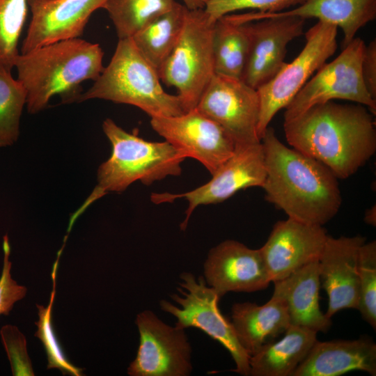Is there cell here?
<instances>
[{"instance_id":"1","label":"cell","mask_w":376,"mask_h":376,"mask_svg":"<svg viewBox=\"0 0 376 376\" xmlns=\"http://www.w3.org/2000/svg\"><path fill=\"white\" fill-rule=\"evenodd\" d=\"M373 114L360 104L329 101L285 118L292 148L325 165L337 178L354 174L376 151Z\"/></svg>"},{"instance_id":"2","label":"cell","mask_w":376,"mask_h":376,"mask_svg":"<svg viewBox=\"0 0 376 376\" xmlns=\"http://www.w3.org/2000/svg\"><path fill=\"white\" fill-rule=\"evenodd\" d=\"M261 142L266 200L304 223L323 226L334 218L342 203L334 174L320 162L284 145L271 127Z\"/></svg>"},{"instance_id":"3","label":"cell","mask_w":376,"mask_h":376,"mask_svg":"<svg viewBox=\"0 0 376 376\" xmlns=\"http://www.w3.org/2000/svg\"><path fill=\"white\" fill-rule=\"evenodd\" d=\"M103 56L99 44L80 38L19 53L14 68L26 91L28 112L44 110L55 95H59L63 104L78 102L83 93L81 84L95 81L103 71Z\"/></svg>"},{"instance_id":"4","label":"cell","mask_w":376,"mask_h":376,"mask_svg":"<svg viewBox=\"0 0 376 376\" xmlns=\"http://www.w3.org/2000/svg\"><path fill=\"white\" fill-rule=\"evenodd\" d=\"M102 129L111 145V156L99 166L97 185L72 215L69 228L88 206L109 191H123L136 180L149 185L182 173L181 164L186 157L166 141H146L127 132L111 118L103 121Z\"/></svg>"},{"instance_id":"5","label":"cell","mask_w":376,"mask_h":376,"mask_svg":"<svg viewBox=\"0 0 376 376\" xmlns=\"http://www.w3.org/2000/svg\"><path fill=\"white\" fill-rule=\"evenodd\" d=\"M160 81L157 70L139 53L132 38L118 39L110 62L78 102L100 99L133 105L150 118L184 113L179 96L166 93Z\"/></svg>"},{"instance_id":"6","label":"cell","mask_w":376,"mask_h":376,"mask_svg":"<svg viewBox=\"0 0 376 376\" xmlns=\"http://www.w3.org/2000/svg\"><path fill=\"white\" fill-rule=\"evenodd\" d=\"M215 22L204 9H188L180 36L158 70L160 81L178 91L185 112L196 108L214 75L212 36Z\"/></svg>"},{"instance_id":"7","label":"cell","mask_w":376,"mask_h":376,"mask_svg":"<svg viewBox=\"0 0 376 376\" xmlns=\"http://www.w3.org/2000/svg\"><path fill=\"white\" fill-rule=\"evenodd\" d=\"M180 279L178 288L180 295H171L179 306L161 300V309L177 319L176 327L199 329L220 343L234 360L235 368L233 371L244 376L250 375L249 355L240 344L231 322L219 308L221 297L207 285L202 276L196 279L190 272H182Z\"/></svg>"},{"instance_id":"8","label":"cell","mask_w":376,"mask_h":376,"mask_svg":"<svg viewBox=\"0 0 376 376\" xmlns=\"http://www.w3.org/2000/svg\"><path fill=\"white\" fill-rule=\"evenodd\" d=\"M337 26L318 21L306 32V43L298 56L257 88L260 100L258 135L260 140L276 113L286 108L314 72L334 55L337 48Z\"/></svg>"},{"instance_id":"9","label":"cell","mask_w":376,"mask_h":376,"mask_svg":"<svg viewBox=\"0 0 376 376\" xmlns=\"http://www.w3.org/2000/svg\"><path fill=\"white\" fill-rule=\"evenodd\" d=\"M365 47L364 41L355 37L337 57L320 68L286 107L284 119L334 100L360 104L375 116L376 100L366 90L361 73Z\"/></svg>"},{"instance_id":"10","label":"cell","mask_w":376,"mask_h":376,"mask_svg":"<svg viewBox=\"0 0 376 376\" xmlns=\"http://www.w3.org/2000/svg\"><path fill=\"white\" fill-rule=\"evenodd\" d=\"M196 108L219 124L236 147L261 142L258 135V91L242 79L214 74Z\"/></svg>"},{"instance_id":"11","label":"cell","mask_w":376,"mask_h":376,"mask_svg":"<svg viewBox=\"0 0 376 376\" xmlns=\"http://www.w3.org/2000/svg\"><path fill=\"white\" fill-rule=\"evenodd\" d=\"M150 125L185 157L200 162L212 175L235 151V143L226 132L197 108L179 116L152 117Z\"/></svg>"},{"instance_id":"12","label":"cell","mask_w":376,"mask_h":376,"mask_svg":"<svg viewBox=\"0 0 376 376\" xmlns=\"http://www.w3.org/2000/svg\"><path fill=\"white\" fill-rule=\"evenodd\" d=\"M205 184L182 194L153 193L151 201L156 204L173 202L185 198L188 202L185 219L180 224L186 229L188 221L199 205L221 203L241 189L263 187L266 169L262 142L248 146L236 147L233 155L213 174Z\"/></svg>"},{"instance_id":"13","label":"cell","mask_w":376,"mask_h":376,"mask_svg":"<svg viewBox=\"0 0 376 376\" xmlns=\"http://www.w3.org/2000/svg\"><path fill=\"white\" fill-rule=\"evenodd\" d=\"M140 344L130 364L131 376H187L192 370L191 347L185 329L171 327L152 311L139 313L136 318Z\"/></svg>"},{"instance_id":"14","label":"cell","mask_w":376,"mask_h":376,"mask_svg":"<svg viewBox=\"0 0 376 376\" xmlns=\"http://www.w3.org/2000/svg\"><path fill=\"white\" fill-rule=\"evenodd\" d=\"M305 22L281 16L246 22L250 43L242 80L257 89L272 79L285 64L288 45L303 35Z\"/></svg>"},{"instance_id":"15","label":"cell","mask_w":376,"mask_h":376,"mask_svg":"<svg viewBox=\"0 0 376 376\" xmlns=\"http://www.w3.org/2000/svg\"><path fill=\"white\" fill-rule=\"evenodd\" d=\"M323 226L292 218L277 221L260 249L271 282L318 260L327 238Z\"/></svg>"},{"instance_id":"16","label":"cell","mask_w":376,"mask_h":376,"mask_svg":"<svg viewBox=\"0 0 376 376\" xmlns=\"http://www.w3.org/2000/svg\"><path fill=\"white\" fill-rule=\"evenodd\" d=\"M203 269L207 285L220 297L228 292L263 290L271 282L260 249H250L233 240L211 249Z\"/></svg>"},{"instance_id":"17","label":"cell","mask_w":376,"mask_h":376,"mask_svg":"<svg viewBox=\"0 0 376 376\" xmlns=\"http://www.w3.org/2000/svg\"><path fill=\"white\" fill-rule=\"evenodd\" d=\"M108 0H28L31 19L20 53L82 36L91 15Z\"/></svg>"},{"instance_id":"18","label":"cell","mask_w":376,"mask_h":376,"mask_svg":"<svg viewBox=\"0 0 376 376\" xmlns=\"http://www.w3.org/2000/svg\"><path fill=\"white\" fill-rule=\"evenodd\" d=\"M366 238L360 236H327L319 258L320 286L328 296L325 315L340 310L357 309L359 303L358 256Z\"/></svg>"},{"instance_id":"19","label":"cell","mask_w":376,"mask_h":376,"mask_svg":"<svg viewBox=\"0 0 376 376\" xmlns=\"http://www.w3.org/2000/svg\"><path fill=\"white\" fill-rule=\"evenodd\" d=\"M352 370L376 375V344L369 336L317 340L292 376H339Z\"/></svg>"},{"instance_id":"20","label":"cell","mask_w":376,"mask_h":376,"mask_svg":"<svg viewBox=\"0 0 376 376\" xmlns=\"http://www.w3.org/2000/svg\"><path fill=\"white\" fill-rule=\"evenodd\" d=\"M272 297L282 301L287 308L290 325L327 332L331 320L320 308V279L318 260L311 262L288 276L273 282Z\"/></svg>"},{"instance_id":"21","label":"cell","mask_w":376,"mask_h":376,"mask_svg":"<svg viewBox=\"0 0 376 376\" xmlns=\"http://www.w3.org/2000/svg\"><path fill=\"white\" fill-rule=\"evenodd\" d=\"M295 16L316 18L320 22L340 27L343 33V47L349 44L357 32L376 18V0H305L296 8L272 13L251 12L237 14L241 22L268 17Z\"/></svg>"},{"instance_id":"22","label":"cell","mask_w":376,"mask_h":376,"mask_svg":"<svg viewBox=\"0 0 376 376\" xmlns=\"http://www.w3.org/2000/svg\"><path fill=\"white\" fill-rule=\"evenodd\" d=\"M231 318L237 338L249 357L284 334L290 325L285 304L272 297L260 306L251 302L235 304Z\"/></svg>"},{"instance_id":"23","label":"cell","mask_w":376,"mask_h":376,"mask_svg":"<svg viewBox=\"0 0 376 376\" xmlns=\"http://www.w3.org/2000/svg\"><path fill=\"white\" fill-rule=\"evenodd\" d=\"M318 332L290 325L279 340L263 345L249 357L251 376H292L318 340Z\"/></svg>"},{"instance_id":"24","label":"cell","mask_w":376,"mask_h":376,"mask_svg":"<svg viewBox=\"0 0 376 376\" xmlns=\"http://www.w3.org/2000/svg\"><path fill=\"white\" fill-rule=\"evenodd\" d=\"M187 10L176 1L170 10L152 19L131 38L139 53L157 72L180 36Z\"/></svg>"},{"instance_id":"25","label":"cell","mask_w":376,"mask_h":376,"mask_svg":"<svg viewBox=\"0 0 376 376\" xmlns=\"http://www.w3.org/2000/svg\"><path fill=\"white\" fill-rule=\"evenodd\" d=\"M249 43L246 22H236L229 15L216 20L212 36L214 74L242 79Z\"/></svg>"},{"instance_id":"26","label":"cell","mask_w":376,"mask_h":376,"mask_svg":"<svg viewBox=\"0 0 376 376\" xmlns=\"http://www.w3.org/2000/svg\"><path fill=\"white\" fill-rule=\"evenodd\" d=\"M175 0H108L102 8L111 19L118 39L132 38L157 16L170 10Z\"/></svg>"},{"instance_id":"27","label":"cell","mask_w":376,"mask_h":376,"mask_svg":"<svg viewBox=\"0 0 376 376\" xmlns=\"http://www.w3.org/2000/svg\"><path fill=\"white\" fill-rule=\"evenodd\" d=\"M26 98L22 84L13 77L10 70L0 66V147L17 141Z\"/></svg>"},{"instance_id":"28","label":"cell","mask_w":376,"mask_h":376,"mask_svg":"<svg viewBox=\"0 0 376 376\" xmlns=\"http://www.w3.org/2000/svg\"><path fill=\"white\" fill-rule=\"evenodd\" d=\"M28 0H0V66L10 70L28 15Z\"/></svg>"},{"instance_id":"29","label":"cell","mask_w":376,"mask_h":376,"mask_svg":"<svg viewBox=\"0 0 376 376\" xmlns=\"http://www.w3.org/2000/svg\"><path fill=\"white\" fill-rule=\"evenodd\" d=\"M61 252V250L58 251L57 259L53 265L52 272L53 288L49 302L47 307L36 305L38 309L39 320L35 322L38 327L35 336L41 340L45 349L48 361L47 369L57 368L63 375L80 376L82 375V369L73 366L67 359L55 335L52 322V307L56 294V276Z\"/></svg>"},{"instance_id":"30","label":"cell","mask_w":376,"mask_h":376,"mask_svg":"<svg viewBox=\"0 0 376 376\" xmlns=\"http://www.w3.org/2000/svg\"><path fill=\"white\" fill-rule=\"evenodd\" d=\"M359 303L357 310L376 329V242H364L358 256Z\"/></svg>"},{"instance_id":"31","label":"cell","mask_w":376,"mask_h":376,"mask_svg":"<svg viewBox=\"0 0 376 376\" xmlns=\"http://www.w3.org/2000/svg\"><path fill=\"white\" fill-rule=\"evenodd\" d=\"M305 0H210L204 10L214 22L236 11L251 9L256 12L272 13L289 10Z\"/></svg>"},{"instance_id":"32","label":"cell","mask_w":376,"mask_h":376,"mask_svg":"<svg viewBox=\"0 0 376 376\" xmlns=\"http://www.w3.org/2000/svg\"><path fill=\"white\" fill-rule=\"evenodd\" d=\"M1 336L11 363L13 375H26V367L31 375L33 373L26 350V340L17 327L6 325L1 328Z\"/></svg>"},{"instance_id":"33","label":"cell","mask_w":376,"mask_h":376,"mask_svg":"<svg viewBox=\"0 0 376 376\" xmlns=\"http://www.w3.org/2000/svg\"><path fill=\"white\" fill-rule=\"evenodd\" d=\"M3 249L4 258L0 277V315H8L14 304L25 296L26 288L18 285L11 277L10 246L7 235L3 237Z\"/></svg>"},{"instance_id":"34","label":"cell","mask_w":376,"mask_h":376,"mask_svg":"<svg viewBox=\"0 0 376 376\" xmlns=\"http://www.w3.org/2000/svg\"><path fill=\"white\" fill-rule=\"evenodd\" d=\"M361 73L366 88L376 100V40L366 45L361 62Z\"/></svg>"},{"instance_id":"35","label":"cell","mask_w":376,"mask_h":376,"mask_svg":"<svg viewBox=\"0 0 376 376\" xmlns=\"http://www.w3.org/2000/svg\"><path fill=\"white\" fill-rule=\"evenodd\" d=\"M183 5L189 10L204 9L210 0H182Z\"/></svg>"},{"instance_id":"36","label":"cell","mask_w":376,"mask_h":376,"mask_svg":"<svg viewBox=\"0 0 376 376\" xmlns=\"http://www.w3.org/2000/svg\"><path fill=\"white\" fill-rule=\"evenodd\" d=\"M364 221L366 224L375 226L376 224V206L373 205L365 213Z\"/></svg>"}]
</instances>
